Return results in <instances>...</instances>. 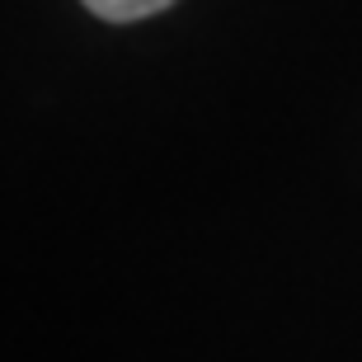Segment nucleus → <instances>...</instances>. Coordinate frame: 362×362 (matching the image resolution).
<instances>
[{"label":"nucleus","mask_w":362,"mask_h":362,"mask_svg":"<svg viewBox=\"0 0 362 362\" xmlns=\"http://www.w3.org/2000/svg\"><path fill=\"white\" fill-rule=\"evenodd\" d=\"M90 14L108 19V24H136V19H151V14L170 10L175 0H81Z\"/></svg>","instance_id":"obj_1"}]
</instances>
